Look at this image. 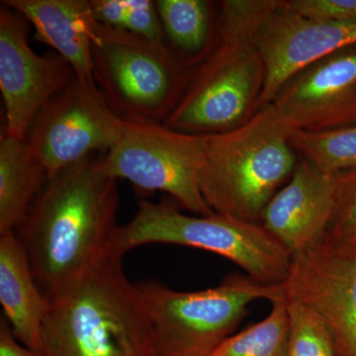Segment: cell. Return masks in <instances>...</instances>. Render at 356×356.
<instances>
[{
	"mask_svg": "<svg viewBox=\"0 0 356 356\" xmlns=\"http://www.w3.org/2000/svg\"><path fill=\"white\" fill-rule=\"evenodd\" d=\"M151 243L199 248L229 259L264 284L286 280L292 255L261 224L215 214L185 215L170 206L140 201L127 224L117 227L108 250L124 257Z\"/></svg>",
	"mask_w": 356,
	"mask_h": 356,
	"instance_id": "5",
	"label": "cell"
},
{
	"mask_svg": "<svg viewBox=\"0 0 356 356\" xmlns=\"http://www.w3.org/2000/svg\"><path fill=\"white\" fill-rule=\"evenodd\" d=\"M286 300L274 302L266 318L232 334L209 356H287L289 316Z\"/></svg>",
	"mask_w": 356,
	"mask_h": 356,
	"instance_id": "19",
	"label": "cell"
},
{
	"mask_svg": "<svg viewBox=\"0 0 356 356\" xmlns=\"http://www.w3.org/2000/svg\"><path fill=\"white\" fill-rule=\"evenodd\" d=\"M136 285L156 356H209L234 334L254 302L287 299L284 282L264 284L241 274L200 291H177L154 281Z\"/></svg>",
	"mask_w": 356,
	"mask_h": 356,
	"instance_id": "6",
	"label": "cell"
},
{
	"mask_svg": "<svg viewBox=\"0 0 356 356\" xmlns=\"http://www.w3.org/2000/svg\"><path fill=\"white\" fill-rule=\"evenodd\" d=\"M276 0H225L209 55L191 70L186 90L163 124L210 136L250 120L261 105L266 79L255 34Z\"/></svg>",
	"mask_w": 356,
	"mask_h": 356,
	"instance_id": "3",
	"label": "cell"
},
{
	"mask_svg": "<svg viewBox=\"0 0 356 356\" xmlns=\"http://www.w3.org/2000/svg\"><path fill=\"white\" fill-rule=\"evenodd\" d=\"M336 194L337 175L299 156L291 177L262 212L261 224L297 257L325 242Z\"/></svg>",
	"mask_w": 356,
	"mask_h": 356,
	"instance_id": "14",
	"label": "cell"
},
{
	"mask_svg": "<svg viewBox=\"0 0 356 356\" xmlns=\"http://www.w3.org/2000/svg\"><path fill=\"white\" fill-rule=\"evenodd\" d=\"M289 339L287 356H337L331 334L310 308L288 298Z\"/></svg>",
	"mask_w": 356,
	"mask_h": 356,
	"instance_id": "21",
	"label": "cell"
},
{
	"mask_svg": "<svg viewBox=\"0 0 356 356\" xmlns=\"http://www.w3.org/2000/svg\"><path fill=\"white\" fill-rule=\"evenodd\" d=\"M0 302L14 336L39 355L48 299L37 287L27 248L15 232L0 235Z\"/></svg>",
	"mask_w": 356,
	"mask_h": 356,
	"instance_id": "16",
	"label": "cell"
},
{
	"mask_svg": "<svg viewBox=\"0 0 356 356\" xmlns=\"http://www.w3.org/2000/svg\"><path fill=\"white\" fill-rule=\"evenodd\" d=\"M325 243L356 245V168L337 173L336 205Z\"/></svg>",
	"mask_w": 356,
	"mask_h": 356,
	"instance_id": "22",
	"label": "cell"
},
{
	"mask_svg": "<svg viewBox=\"0 0 356 356\" xmlns=\"http://www.w3.org/2000/svg\"><path fill=\"white\" fill-rule=\"evenodd\" d=\"M270 105L294 131L334 130L356 124V44L288 79Z\"/></svg>",
	"mask_w": 356,
	"mask_h": 356,
	"instance_id": "13",
	"label": "cell"
},
{
	"mask_svg": "<svg viewBox=\"0 0 356 356\" xmlns=\"http://www.w3.org/2000/svg\"><path fill=\"white\" fill-rule=\"evenodd\" d=\"M91 55L95 83L124 120L163 123L191 79L166 44L100 23Z\"/></svg>",
	"mask_w": 356,
	"mask_h": 356,
	"instance_id": "7",
	"label": "cell"
},
{
	"mask_svg": "<svg viewBox=\"0 0 356 356\" xmlns=\"http://www.w3.org/2000/svg\"><path fill=\"white\" fill-rule=\"evenodd\" d=\"M107 252L76 280L44 294L39 356H156L137 285Z\"/></svg>",
	"mask_w": 356,
	"mask_h": 356,
	"instance_id": "2",
	"label": "cell"
},
{
	"mask_svg": "<svg viewBox=\"0 0 356 356\" xmlns=\"http://www.w3.org/2000/svg\"><path fill=\"white\" fill-rule=\"evenodd\" d=\"M30 23L0 6V90L6 109V135L26 140L44 107L76 77L58 53L40 56L28 42Z\"/></svg>",
	"mask_w": 356,
	"mask_h": 356,
	"instance_id": "10",
	"label": "cell"
},
{
	"mask_svg": "<svg viewBox=\"0 0 356 356\" xmlns=\"http://www.w3.org/2000/svg\"><path fill=\"white\" fill-rule=\"evenodd\" d=\"M48 181L41 161L26 140H0V235L15 231Z\"/></svg>",
	"mask_w": 356,
	"mask_h": 356,
	"instance_id": "17",
	"label": "cell"
},
{
	"mask_svg": "<svg viewBox=\"0 0 356 356\" xmlns=\"http://www.w3.org/2000/svg\"><path fill=\"white\" fill-rule=\"evenodd\" d=\"M165 44L175 58L192 70L209 55L217 19L213 2L206 0H156Z\"/></svg>",
	"mask_w": 356,
	"mask_h": 356,
	"instance_id": "18",
	"label": "cell"
},
{
	"mask_svg": "<svg viewBox=\"0 0 356 356\" xmlns=\"http://www.w3.org/2000/svg\"><path fill=\"white\" fill-rule=\"evenodd\" d=\"M118 206V180L103 170L102 158L90 156L47 181L17 228L46 294L108 252Z\"/></svg>",
	"mask_w": 356,
	"mask_h": 356,
	"instance_id": "1",
	"label": "cell"
},
{
	"mask_svg": "<svg viewBox=\"0 0 356 356\" xmlns=\"http://www.w3.org/2000/svg\"><path fill=\"white\" fill-rule=\"evenodd\" d=\"M0 356H39L16 339L6 318L0 322Z\"/></svg>",
	"mask_w": 356,
	"mask_h": 356,
	"instance_id": "26",
	"label": "cell"
},
{
	"mask_svg": "<svg viewBox=\"0 0 356 356\" xmlns=\"http://www.w3.org/2000/svg\"><path fill=\"white\" fill-rule=\"evenodd\" d=\"M287 4L312 19L356 20V0H287Z\"/></svg>",
	"mask_w": 356,
	"mask_h": 356,
	"instance_id": "24",
	"label": "cell"
},
{
	"mask_svg": "<svg viewBox=\"0 0 356 356\" xmlns=\"http://www.w3.org/2000/svg\"><path fill=\"white\" fill-rule=\"evenodd\" d=\"M291 143L299 156L324 172L337 175L356 168V124L320 132L293 131Z\"/></svg>",
	"mask_w": 356,
	"mask_h": 356,
	"instance_id": "20",
	"label": "cell"
},
{
	"mask_svg": "<svg viewBox=\"0 0 356 356\" xmlns=\"http://www.w3.org/2000/svg\"><path fill=\"white\" fill-rule=\"evenodd\" d=\"M206 136L179 132L163 123L124 120L120 140L102 156L103 170L140 191H163L197 216L215 214L203 197L201 177Z\"/></svg>",
	"mask_w": 356,
	"mask_h": 356,
	"instance_id": "8",
	"label": "cell"
},
{
	"mask_svg": "<svg viewBox=\"0 0 356 356\" xmlns=\"http://www.w3.org/2000/svg\"><path fill=\"white\" fill-rule=\"evenodd\" d=\"M293 131L268 104L243 125L206 136L201 191L211 210L261 224L267 204L298 165Z\"/></svg>",
	"mask_w": 356,
	"mask_h": 356,
	"instance_id": "4",
	"label": "cell"
},
{
	"mask_svg": "<svg viewBox=\"0 0 356 356\" xmlns=\"http://www.w3.org/2000/svg\"><path fill=\"white\" fill-rule=\"evenodd\" d=\"M21 14L36 38L64 58L79 79L93 77L92 46L99 22L88 0H3Z\"/></svg>",
	"mask_w": 356,
	"mask_h": 356,
	"instance_id": "15",
	"label": "cell"
},
{
	"mask_svg": "<svg viewBox=\"0 0 356 356\" xmlns=\"http://www.w3.org/2000/svg\"><path fill=\"white\" fill-rule=\"evenodd\" d=\"M284 285L323 321L337 356H356V245L324 242L292 257Z\"/></svg>",
	"mask_w": 356,
	"mask_h": 356,
	"instance_id": "11",
	"label": "cell"
},
{
	"mask_svg": "<svg viewBox=\"0 0 356 356\" xmlns=\"http://www.w3.org/2000/svg\"><path fill=\"white\" fill-rule=\"evenodd\" d=\"M91 6L100 24L124 31L128 0H91Z\"/></svg>",
	"mask_w": 356,
	"mask_h": 356,
	"instance_id": "25",
	"label": "cell"
},
{
	"mask_svg": "<svg viewBox=\"0 0 356 356\" xmlns=\"http://www.w3.org/2000/svg\"><path fill=\"white\" fill-rule=\"evenodd\" d=\"M124 31L154 42L165 44V34L156 1L128 0L127 17Z\"/></svg>",
	"mask_w": 356,
	"mask_h": 356,
	"instance_id": "23",
	"label": "cell"
},
{
	"mask_svg": "<svg viewBox=\"0 0 356 356\" xmlns=\"http://www.w3.org/2000/svg\"><path fill=\"white\" fill-rule=\"evenodd\" d=\"M266 79L261 107L273 102L288 79L332 54L356 44V20L312 19L276 0L255 34Z\"/></svg>",
	"mask_w": 356,
	"mask_h": 356,
	"instance_id": "12",
	"label": "cell"
},
{
	"mask_svg": "<svg viewBox=\"0 0 356 356\" xmlns=\"http://www.w3.org/2000/svg\"><path fill=\"white\" fill-rule=\"evenodd\" d=\"M123 119L105 99L95 79L74 77L33 122L27 140L48 180L70 166L107 153L120 140Z\"/></svg>",
	"mask_w": 356,
	"mask_h": 356,
	"instance_id": "9",
	"label": "cell"
}]
</instances>
